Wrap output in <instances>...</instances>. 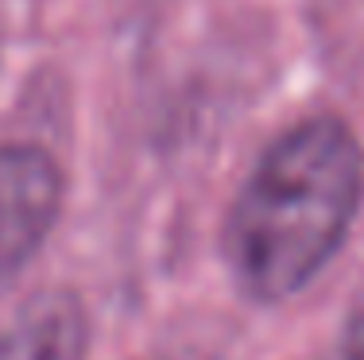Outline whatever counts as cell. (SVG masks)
Masks as SVG:
<instances>
[{
  "mask_svg": "<svg viewBox=\"0 0 364 360\" xmlns=\"http://www.w3.org/2000/svg\"><path fill=\"white\" fill-rule=\"evenodd\" d=\"M364 202V148L345 120L314 116L283 132L232 198L225 260L256 302H283L337 256Z\"/></svg>",
  "mask_w": 364,
  "mask_h": 360,
  "instance_id": "6da1fadb",
  "label": "cell"
},
{
  "mask_svg": "<svg viewBox=\"0 0 364 360\" xmlns=\"http://www.w3.org/2000/svg\"><path fill=\"white\" fill-rule=\"evenodd\" d=\"M63 209V170L43 148H0V283L23 271Z\"/></svg>",
  "mask_w": 364,
  "mask_h": 360,
  "instance_id": "7a4b0ae2",
  "label": "cell"
},
{
  "mask_svg": "<svg viewBox=\"0 0 364 360\" xmlns=\"http://www.w3.org/2000/svg\"><path fill=\"white\" fill-rule=\"evenodd\" d=\"M90 329L70 290H39L0 329V360H85Z\"/></svg>",
  "mask_w": 364,
  "mask_h": 360,
  "instance_id": "3957f363",
  "label": "cell"
},
{
  "mask_svg": "<svg viewBox=\"0 0 364 360\" xmlns=\"http://www.w3.org/2000/svg\"><path fill=\"white\" fill-rule=\"evenodd\" d=\"M329 360H364V310H357L349 322L341 325Z\"/></svg>",
  "mask_w": 364,
  "mask_h": 360,
  "instance_id": "277c9868",
  "label": "cell"
}]
</instances>
